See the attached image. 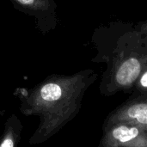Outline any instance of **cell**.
I'll return each instance as SVG.
<instances>
[{
  "label": "cell",
  "mask_w": 147,
  "mask_h": 147,
  "mask_svg": "<svg viewBox=\"0 0 147 147\" xmlns=\"http://www.w3.org/2000/svg\"><path fill=\"white\" fill-rule=\"evenodd\" d=\"M91 41L96 50L92 61L106 65L99 86L101 94L111 96L132 92L147 63V49L135 24L118 20L101 25L95 28Z\"/></svg>",
  "instance_id": "1"
},
{
  "label": "cell",
  "mask_w": 147,
  "mask_h": 147,
  "mask_svg": "<svg viewBox=\"0 0 147 147\" xmlns=\"http://www.w3.org/2000/svg\"><path fill=\"white\" fill-rule=\"evenodd\" d=\"M99 147H147V129L123 121L104 124Z\"/></svg>",
  "instance_id": "2"
},
{
  "label": "cell",
  "mask_w": 147,
  "mask_h": 147,
  "mask_svg": "<svg viewBox=\"0 0 147 147\" xmlns=\"http://www.w3.org/2000/svg\"><path fill=\"white\" fill-rule=\"evenodd\" d=\"M9 1L15 9L34 18L35 27L42 34H47L57 28V3L54 0Z\"/></svg>",
  "instance_id": "3"
},
{
  "label": "cell",
  "mask_w": 147,
  "mask_h": 147,
  "mask_svg": "<svg viewBox=\"0 0 147 147\" xmlns=\"http://www.w3.org/2000/svg\"><path fill=\"white\" fill-rule=\"evenodd\" d=\"M123 121L147 129V94L134 95L114 109L104 124Z\"/></svg>",
  "instance_id": "4"
},
{
  "label": "cell",
  "mask_w": 147,
  "mask_h": 147,
  "mask_svg": "<svg viewBox=\"0 0 147 147\" xmlns=\"http://www.w3.org/2000/svg\"><path fill=\"white\" fill-rule=\"evenodd\" d=\"M132 94L140 95V94H147V63L144 65L143 70L134 86Z\"/></svg>",
  "instance_id": "5"
},
{
  "label": "cell",
  "mask_w": 147,
  "mask_h": 147,
  "mask_svg": "<svg viewBox=\"0 0 147 147\" xmlns=\"http://www.w3.org/2000/svg\"><path fill=\"white\" fill-rule=\"evenodd\" d=\"M135 28L140 34L143 46L147 49V19L135 23Z\"/></svg>",
  "instance_id": "6"
},
{
  "label": "cell",
  "mask_w": 147,
  "mask_h": 147,
  "mask_svg": "<svg viewBox=\"0 0 147 147\" xmlns=\"http://www.w3.org/2000/svg\"><path fill=\"white\" fill-rule=\"evenodd\" d=\"M0 147H14V142L9 138L5 139L0 145Z\"/></svg>",
  "instance_id": "7"
}]
</instances>
